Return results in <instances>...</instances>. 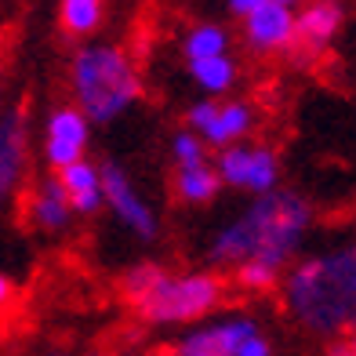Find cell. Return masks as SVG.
I'll return each instance as SVG.
<instances>
[{
	"label": "cell",
	"mask_w": 356,
	"mask_h": 356,
	"mask_svg": "<svg viewBox=\"0 0 356 356\" xmlns=\"http://www.w3.org/2000/svg\"><path fill=\"white\" fill-rule=\"evenodd\" d=\"M316 222L313 200L298 189H273L266 197H254L251 207H244L236 218H229L222 229L211 236L207 258L211 266H244V262H262L280 269L298 258L305 233Z\"/></svg>",
	"instance_id": "cell-1"
},
{
	"label": "cell",
	"mask_w": 356,
	"mask_h": 356,
	"mask_svg": "<svg viewBox=\"0 0 356 356\" xmlns=\"http://www.w3.org/2000/svg\"><path fill=\"white\" fill-rule=\"evenodd\" d=\"M284 305L302 331L316 338H342L356 320V248L342 244L291 262L280 277Z\"/></svg>",
	"instance_id": "cell-2"
},
{
	"label": "cell",
	"mask_w": 356,
	"mask_h": 356,
	"mask_svg": "<svg viewBox=\"0 0 356 356\" xmlns=\"http://www.w3.org/2000/svg\"><path fill=\"white\" fill-rule=\"evenodd\" d=\"M120 295L149 327H171L211 316L225 298V280L211 269L171 273L160 262H135L120 277Z\"/></svg>",
	"instance_id": "cell-3"
},
{
	"label": "cell",
	"mask_w": 356,
	"mask_h": 356,
	"mask_svg": "<svg viewBox=\"0 0 356 356\" xmlns=\"http://www.w3.org/2000/svg\"><path fill=\"white\" fill-rule=\"evenodd\" d=\"M70 91H73V106L84 113L91 127L120 120L145 95L135 58L120 44H106V40H88L73 51Z\"/></svg>",
	"instance_id": "cell-4"
},
{
	"label": "cell",
	"mask_w": 356,
	"mask_h": 356,
	"mask_svg": "<svg viewBox=\"0 0 356 356\" xmlns=\"http://www.w3.org/2000/svg\"><path fill=\"white\" fill-rule=\"evenodd\" d=\"M211 168L222 186L244 189L251 197H266V193L280 189V178H284L280 156L266 142H236L229 149H218Z\"/></svg>",
	"instance_id": "cell-5"
},
{
	"label": "cell",
	"mask_w": 356,
	"mask_h": 356,
	"mask_svg": "<svg viewBox=\"0 0 356 356\" xmlns=\"http://www.w3.org/2000/svg\"><path fill=\"white\" fill-rule=\"evenodd\" d=\"M254 106L244 99H197L186 109V131L215 149L244 142L254 131Z\"/></svg>",
	"instance_id": "cell-6"
},
{
	"label": "cell",
	"mask_w": 356,
	"mask_h": 356,
	"mask_svg": "<svg viewBox=\"0 0 356 356\" xmlns=\"http://www.w3.org/2000/svg\"><path fill=\"white\" fill-rule=\"evenodd\" d=\"M99 175H102V207H109L113 218H117L135 240L153 244V240L160 236V218L153 211V204L138 193L135 178L127 175L117 160L99 164Z\"/></svg>",
	"instance_id": "cell-7"
},
{
	"label": "cell",
	"mask_w": 356,
	"mask_h": 356,
	"mask_svg": "<svg viewBox=\"0 0 356 356\" xmlns=\"http://www.w3.org/2000/svg\"><path fill=\"white\" fill-rule=\"evenodd\" d=\"M29 175V106L11 102L0 113V211L19 197Z\"/></svg>",
	"instance_id": "cell-8"
},
{
	"label": "cell",
	"mask_w": 356,
	"mask_h": 356,
	"mask_svg": "<svg viewBox=\"0 0 356 356\" xmlns=\"http://www.w3.org/2000/svg\"><path fill=\"white\" fill-rule=\"evenodd\" d=\"M44 160L51 171H62L84 160L88 149H91V124L84 120L73 102H62V106H51L44 117Z\"/></svg>",
	"instance_id": "cell-9"
},
{
	"label": "cell",
	"mask_w": 356,
	"mask_h": 356,
	"mask_svg": "<svg viewBox=\"0 0 356 356\" xmlns=\"http://www.w3.org/2000/svg\"><path fill=\"white\" fill-rule=\"evenodd\" d=\"M254 331H258V320L248 313L218 316L211 323H204V327L186 331L182 342L175 346V356H233L236 346Z\"/></svg>",
	"instance_id": "cell-10"
},
{
	"label": "cell",
	"mask_w": 356,
	"mask_h": 356,
	"mask_svg": "<svg viewBox=\"0 0 356 356\" xmlns=\"http://www.w3.org/2000/svg\"><path fill=\"white\" fill-rule=\"evenodd\" d=\"M346 26V4L342 0H309L295 15V47L305 55H320L334 44V37Z\"/></svg>",
	"instance_id": "cell-11"
},
{
	"label": "cell",
	"mask_w": 356,
	"mask_h": 356,
	"mask_svg": "<svg viewBox=\"0 0 356 356\" xmlns=\"http://www.w3.org/2000/svg\"><path fill=\"white\" fill-rule=\"evenodd\" d=\"M244 44L258 55H280L295 47V11L280 4H258L244 19Z\"/></svg>",
	"instance_id": "cell-12"
},
{
	"label": "cell",
	"mask_w": 356,
	"mask_h": 356,
	"mask_svg": "<svg viewBox=\"0 0 356 356\" xmlns=\"http://www.w3.org/2000/svg\"><path fill=\"white\" fill-rule=\"evenodd\" d=\"M51 175L58 178L73 215H99L102 211V175H99V164L91 156L76 160V164L62 168V171H51Z\"/></svg>",
	"instance_id": "cell-13"
},
{
	"label": "cell",
	"mask_w": 356,
	"mask_h": 356,
	"mask_svg": "<svg viewBox=\"0 0 356 356\" xmlns=\"http://www.w3.org/2000/svg\"><path fill=\"white\" fill-rule=\"evenodd\" d=\"M26 211H29V222L44 233H62L73 218L70 204H66V193H62L55 175L40 178L33 186V193H29V200H26Z\"/></svg>",
	"instance_id": "cell-14"
},
{
	"label": "cell",
	"mask_w": 356,
	"mask_h": 356,
	"mask_svg": "<svg viewBox=\"0 0 356 356\" xmlns=\"http://www.w3.org/2000/svg\"><path fill=\"white\" fill-rule=\"evenodd\" d=\"M218 175L211 168V160L204 164H189V168H175V197L182 204H211L218 197Z\"/></svg>",
	"instance_id": "cell-15"
},
{
	"label": "cell",
	"mask_w": 356,
	"mask_h": 356,
	"mask_svg": "<svg viewBox=\"0 0 356 356\" xmlns=\"http://www.w3.org/2000/svg\"><path fill=\"white\" fill-rule=\"evenodd\" d=\"M189 73H193V80H197V88L204 91V99H222V95H229L236 88V80H240V66H236L233 55L193 62Z\"/></svg>",
	"instance_id": "cell-16"
},
{
	"label": "cell",
	"mask_w": 356,
	"mask_h": 356,
	"mask_svg": "<svg viewBox=\"0 0 356 356\" xmlns=\"http://www.w3.org/2000/svg\"><path fill=\"white\" fill-rule=\"evenodd\" d=\"M106 19V0H58V26L73 40H88Z\"/></svg>",
	"instance_id": "cell-17"
},
{
	"label": "cell",
	"mask_w": 356,
	"mask_h": 356,
	"mask_svg": "<svg viewBox=\"0 0 356 356\" xmlns=\"http://www.w3.org/2000/svg\"><path fill=\"white\" fill-rule=\"evenodd\" d=\"M182 55L186 62H207V58H218V55H229V33L218 26V22H197L186 33L182 40Z\"/></svg>",
	"instance_id": "cell-18"
},
{
	"label": "cell",
	"mask_w": 356,
	"mask_h": 356,
	"mask_svg": "<svg viewBox=\"0 0 356 356\" xmlns=\"http://www.w3.org/2000/svg\"><path fill=\"white\" fill-rule=\"evenodd\" d=\"M280 277H284L280 269L262 266V262H244V266H236V269H233L236 287L251 291V295H266V291H277V287H280Z\"/></svg>",
	"instance_id": "cell-19"
},
{
	"label": "cell",
	"mask_w": 356,
	"mask_h": 356,
	"mask_svg": "<svg viewBox=\"0 0 356 356\" xmlns=\"http://www.w3.org/2000/svg\"><path fill=\"white\" fill-rule=\"evenodd\" d=\"M171 156H175V168H189V164H204L207 160V145L193 135V131H175L171 135Z\"/></svg>",
	"instance_id": "cell-20"
},
{
	"label": "cell",
	"mask_w": 356,
	"mask_h": 356,
	"mask_svg": "<svg viewBox=\"0 0 356 356\" xmlns=\"http://www.w3.org/2000/svg\"><path fill=\"white\" fill-rule=\"evenodd\" d=\"M233 356H273V342L262 334V327H258L254 334H248L244 342L236 346V353Z\"/></svg>",
	"instance_id": "cell-21"
},
{
	"label": "cell",
	"mask_w": 356,
	"mask_h": 356,
	"mask_svg": "<svg viewBox=\"0 0 356 356\" xmlns=\"http://www.w3.org/2000/svg\"><path fill=\"white\" fill-rule=\"evenodd\" d=\"M11 302H15V284H11L8 273H0V313H4Z\"/></svg>",
	"instance_id": "cell-22"
},
{
	"label": "cell",
	"mask_w": 356,
	"mask_h": 356,
	"mask_svg": "<svg viewBox=\"0 0 356 356\" xmlns=\"http://www.w3.org/2000/svg\"><path fill=\"white\" fill-rule=\"evenodd\" d=\"M258 4H266V0H229V11L240 15V19H248V15H251Z\"/></svg>",
	"instance_id": "cell-23"
},
{
	"label": "cell",
	"mask_w": 356,
	"mask_h": 356,
	"mask_svg": "<svg viewBox=\"0 0 356 356\" xmlns=\"http://www.w3.org/2000/svg\"><path fill=\"white\" fill-rule=\"evenodd\" d=\"M331 356H353V338L349 334L331 338Z\"/></svg>",
	"instance_id": "cell-24"
},
{
	"label": "cell",
	"mask_w": 356,
	"mask_h": 356,
	"mask_svg": "<svg viewBox=\"0 0 356 356\" xmlns=\"http://www.w3.org/2000/svg\"><path fill=\"white\" fill-rule=\"evenodd\" d=\"M4 91H8V66L0 58V113H4Z\"/></svg>",
	"instance_id": "cell-25"
},
{
	"label": "cell",
	"mask_w": 356,
	"mask_h": 356,
	"mask_svg": "<svg viewBox=\"0 0 356 356\" xmlns=\"http://www.w3.org/2000/svg\"><path fill=\"white\" fill-rule=\"evenodd\" d=\"M266 4H280V8H291V11H295V4H302V0H266Z\"/></svg>",
	"instance_id": "cell-26"
},
{
	"label": "cell",
	"mask_w": 356,
	"mask_h": 356,
	"mask_svg": "<svg viewBox=\"0 0 356 356\" xmlns=\"http://www.w3.org/2000/svg\"><path fill=\"white\" fill-rule=\"evenodd\" d=\"M44 356H70L66 349H51V353H44Z\"/></svg>",
	"instance_id": "cell-27"
},
{
	"label": "cell",
	"mask_w": 356,
	"mask_h": 356,
	"mask_svg": "<svg viewBox=\"0 0 356 356\" xmlns=\"http://www.w3.org/2000/svg\"><path fill=\"white\" fill-rule=\"evenodd\" d=\"M113 356H138V353H131V349H124V353H113Z\"/></svg>",
	"instance_id": "cell-28"
},
{
	"label": "cell",
	"mask_w": 356,
	"mask_h": 356,
	"mask_svg": "<svg viewBox=\"0 0 356 356\" xmlns=\"http://www.w3.org/2000/svg\"><path fill=\"white\" fill-rule=\"evenodd\" d=\"M164 356H175V353H164Z\"/></svg>",
	"instance_id": "cell-29"
}]
</instances>
